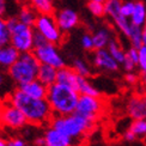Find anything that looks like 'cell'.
I'll list each match as a JSON object with an SVG mask.
<instances>
[{"mask_svg":"<svg viewBox=\"0 0 146 146\" xmlns=\"http://www.w3.org/2000/svg\"><path fill=\"white\" fill-rule=\"evenodd\" d=\"M129 22L131 24L135 27H140L143 28V25L146 22V4L141 0H138L134 4V10H133V13L129 17Z\"/></svg>","mask_w":146,"mask_h":146,"instance_id":"ffe728a7","label":"cell"},{"mask_svg":"<svg viewBox=\"0 0 146 146\" xmlns=\"http://www.w3.org/2000/svg\"><path fill=\"white\" fill-rule=\"evenodd\" d=\"M33 53L35 54V56L38 60L40 64L49 65L56 70L66 66L65 59L62 58L61 54L59 53L56 44H53V43L48 42L44 46L33 49Z\"/></svg>","mask_w":146,"mask_h":146,"instance_id":"ba28073f","label":"cell"},{"mask_svg":"<svg viewBox=\"0 0 146 146\" xmlns=\"http://www.w3.org/2000/svg\"><path fill=\"white\" fill-rule=\"evenodd\" d=\"M141 83H143V86L146 90V73H143V78H141Z\"/></svg>","mask_w":146,"mask_h":146,"instance_id":"7bdbcfd3","label":"cell"},{"mask_svg":"<svg viewBox=\"0 0 146 146\" xmlns=\"http://www.w3.org/2000/svg\"><path fill=\"white\" fill-rule=\"evenodd\" d=\"M91 61H92L94 67L100 71L115 73L120 70V64L109 54V52L106 48H103V49H95Z\"/></svg>","mask_w":146,"mask_h":146,"instance_id":"8fae6325","label":"cell"},{"mask_svg":"<svg viewBox=\"0 0 146 146\" xmlns=\"http://www.w3.org/2000/svg\"><path fill=\"white\" fill-rule=\"evenodd\" d=\"M77 91L79 95H88V96H95V97H100L101 92L95 85L91 83L88 78L78 76V80H77Z\"/></svg>","mask_w":146,"mask_h":146,"instance_id":"44dd1931","label":"cell"},{"mask_svg":"<svg viewBox=\"0 0 146 146\" xmlns=\"http://www.w3.org/2000/svg\"><path fill=\"white\" fill-rule=\"evenodd\" d=\"M13 1H17V3H21L22 0H13Z\"/></svg>","mask_w":146,"mask_h":146,"instance_id":"bcb514c9","label":"cell"},{"mask_svg":"<svg viewBox=\"0 0 146 146\" xmlns=\"http://www.w3.org/2000/svg\"><path fill=\"white\" fill-rule=\"evenodd\" d=\"M144 96H145V98H146V92H145V94H144Z\"/></svg>","mask_w":146,"mask_h":146,"instance_id":"7dc6e473","label":"cell"},{"mask_svg":"<svg viewBox=\"0 0 146 146\" xmlns=\"http://www.w3.org/2000/svg\"><path fill=\"white\" fill-rule=\"evenodd\" d=\"M88 10L90 11V13L97 17V18H101L103 17L104 13V3H100V1H91L89 0L88 3Z\"/></svg>","mask_w":146,"mask_h":146,"instance_id":"83f0119b","label":"cell"},{"mask_svg":"<svg viewBox=\"0 0 146 146\" xmlns=\"http://www.w3.org/2000/svg\"><path fill=\"white\" fill-rule=\"evenodd\" d=\"M0 146H7V143L3 140V139H0Z\"/></svg>","mask_w":146,"mask_h":146,"instance_id":"ee69618b","label":"cell"},{"mask_svg":"<svg viewBox=\"0 0 146 146\" xmlns=\"http://www.w3.org/2000/svg\"><path fill=\"white\" fill-rule=\"evenodd\" d=\"M9 102L18 108L25 116L28 123L44 125L49 123L53 116L50 106L46 98H34L24 94L19 89H15L9 97Z\"/></svg>","mask_w":146,"mask_h":146,"instance_id":"6da1fadb","label":"cell"},{"mask_svg":"<svg viewBox=\"0 0 146 146\" xmlns=\"http://www.w3.org/2000/svg\"><path fill=\"white\" fill-rule=\"evenodd\" d=\"M7 146H27V144L24 140H22V139L15 138V139H11V140L7 143Z\"/></svg>","mask_w":146,"mask_h":146,"instance_id":"74e56055","label":"cell"},{"mask_svg":"<svg viewBox=\"0 0 146 146\" xmlns=\"http://www.w3.org/2000/svg\"><path fill=\"white\" fill-rule=\"evenodd\" d=\"M127 114L132 120L146 119V98L144 95H132L127 102Z\"/></svg>","mask_w":146,"mask_h":146,"instance_id":"4fadbf2b","label":"cell"},{"mask_svg":"<svg viewBox=\"0 0 146 146\" xmlns=\"http://www.w3.org/2000/svg\"><path fill=\"white\" fill-rule=\"evenodd\" d=\"M71 67L74 70V72L77 73L78 76H80V77L89 78V77H91V74H92V71H91L90 65L86 61L82 60V59L73 60V64H72Z\"/></svg>","mask_w":146,"mask_h":146,"instance_id":"d4e9b609","label":"cell"},{"mask_svg":"<svg viewBox=\"0 0 146 146\" xmlns=\"http://www.w3.org/2000/svg\"><path fill=\"white\" fill-rule=\"evenodd\" d=\"M141 30H143V44L146 46V22H145V24L143 25Z\"/></svg>","mask_w":146,"mask_h":146,"instance_id":"b9f144b4","label":"cell"},{"mask_svg":"<svg viewBox=\"0 0 146 146\" xmlns=\"http://www.w3.org/2000/svg\"><path fill=\"white\" fill-rule=\"evenodd\" d=\"M30 6L38 15H53L54 4L53 0H29Z\"/></svg>","mask_w":146,"mask_h":146,"instance_id":"603a6c76","label":"cell"},{"mask_svg":"<svg viewBox=\"0 0 146 146\" xmlns=\"http://www.w3.org/2000/svg\"><path fill=\"white\" fill-rule=\"evenodd\" d=\"M6 25L10 30V44L12 47H15L19 53L33 52V27L21 23L17 16L9 17L6 19Z\"/></svg>","mask_w":146,"mask_h":146,"instance_id":"5b68a950","label":"cell"},{"mask_svg":"<svg viewBox=\"0 0 146 146\" xmlns=\"http://www.w3.org/2000/svg\"><path fill=\"white\" fill-rule=\"evenodd\" d=\"M106 49L109 52V54L116 60L119 64H122L123 60H125V56H126V52L123 50V48L121 47L120 42L115 38H111L109 41V43L107 46Z\"/></svg>","mask_w":146,"mask_h":146,"instance_id":"cb8c5ba5","label":"cell"},{"mask_svg":"<svg viewBox=\"0 0 146 146\" xmlns=\"http://www.w3.org/2000/svg\"><path fill=\"white\" fill-rule=\"evenodd\" d=\"M18 89L23 91L24 94H27L28 96L34 97V98H46L48 86L42 84L37 79H34L31 82L18 85Z\"/></svg>","mask_w":146,"mask_h":146,"instance_id":"9a60e30c","label":"cell"},{"mask_svg":"<svg viewBox=\"0 0 146 146\" xmlns=\"http://www.w3.org/2000/svg\"><path fill=\"white\" fill-rule=\"evenodd\" d=\"M79 94L78 91L64 84L54 83L48 86L46 100L48 101L53 115H70L76 111Z\"/></svg>","mask_w":146,"mask_h":146,"instance_id":"3957f363","label":"cell"},{"mask_svg":"<svg viewBox=\"0 0 146 146\" xmlns=\"http://www.w3.org/2000/svg\"><path fill=\"white\" fill-rule=\"evenodd\" d=\"M91 1H100V3H104L106 0H91Z\"/></svg>","mask_w":146,"mask_h":146,"instance_id":"f6af8a7d","label":"cell"},{"mask_svg":"<svg viewBox=\"0 0 146 146\" xmlns=\"http://www.w3.org/2000/svg\"><path fill=\"white\" fill-rule=\"evenodd\" d=\"M56 73H58L56 68L52 67L49 65L40 64L36 79L40 80L42 84H44L46 86H49V85L56 83Z\"/></svg>","mask_w":146,"mask_h":146,"instance_id":"ac0fdd59","label":"cell"},{"mask_svg":"<svg viewBox=\"0 0 146 146\" xmlns=\"http://www.w3.org/2000/svg\"><path fill=\"white\" fill-rule=\"evenodd\" d=\"M6 12V0H0V17H4Z\"/></svg>","mask_w":146,"mask_h":146,"instance_id":"f35d334b","label":"cell"},{"mask_svg":"<svg viewBox=\"0 0 146 146\" xmlns=\"http://www.w3.org/2000/svg\"><path fill=\"white\" fill-rule=\"evenodd\" d=\"M18 52L15 47H12L10 43L0 47V67L7 70L19 56Z\"/></svg>","mask_w":146,"mask_h":146,"instance_id":"e0dca14e","label":"cell"},{"mask_svg":"<svg viewBox=\"0 0 146 146\" xmlns=\"http://www.w3.org/2000/svg\"><path fill=\"white\" fill-rule=\"evenodd\" d=\"M134 4L135 1H131V0H127V1H121V7H120V11L122 13L123 17L128 18L132 16L133 13V10H134Z\"/></svg>","mask_w":146,"mask_h":146,"instance_id":"4dcf8cb0","label":"cell"},{"mask_svg":"<svg viewBox=\"0 0 146 146\" xmlns=\"http://www.w3.org/2000/svg\"><path fill=\"white\" fill-rule=\"evenodd\" d=\"M121 65L123 66V70H125L126 72H134V70L137 68V64H134L131 59H128L127 56H125L123 62L121 64Z\"/></svg>","mask_w":146,"mask_h":146,"instance_id":"e575fe53","label":"cell"},{"mask_svg":"<svg viewBox=\"0 0 146 146\" xmlns=\"http://www.w3.org/2000/svg\"><path fill=\"white\" fill-rule=\"evenodd\" d=\"M129 131H132L137 138H145L146 137V119L133 120V122L129 126Z\"/></svg>","mask_w":146,"mask_h":146,"instance_id":"4316f807","label":"cell"},{"mask_svg":"<svg viewBox=\"0 0 146 146\" xmlns=\"http://www.w3.org/2000/svg\"><path fill=\"white\" fill-rule=\"evenodd\" d=\"M77 80H78V74L74 72L72 67L68 66H64V67L59 68L56 73V83L64 84L66 86H70L72 89L77 90Z\"/></svg>","mask_w":146,"mask_h":146,"instance_id":"2e32d148","label":"cell"},{"mask_svg":"<svg viewBox=\"0 0 146 146\" xmlns=\"http://www.w3.org/2000/svg\"><path fill=\"white\" fill-rule=\"evenodd\" d=\"M10 43V30L6 25V19L0 17V47Z\"/></svg>","mask_w":146,"mask_h":146,"instance_id":"f1b7e54d","label":"cell"},{"mask_svg":"<svg viewBox=\"0 0 146 146\" xmlns=\"http://www.w3.org/2000/svg\"><path fill=\"white\" fill-rule=\"evenodd\" d=\"M37 15L38 13L30 5H24L23 7L19 10V12H18L17 18L21 23L34 28V24H35L36 18H37Z\"/></svg>","mask_w":146,"mask_h":146,"instance_id":"7402d4cb","label":"cell"},{"mask_svg":"<svg viewBox=\"0 0 146 146\" xmlns=\"http://www.w3.org/2000/svg\"><path fill=\"white\" fill-rule=\"evenodd\" d=\"M121 0H106L104 1V13L111 18L115 27L125 37L128 38L129 30H131V22L128 18L122 16L120 11Z\"/></svg>","mask_w":146,"mask_h":146,"instance_id":"9c48e42d","label":"cell"},{"mask_svg":"<svg viewBox=\"0 0 146 146\" xmlns=\"http://www.w3.org/2000/svg\"><path fill=\"white\" fill-rule=\"evenodd\" d=\"M111 37V31L107 28H100L96 30V33L92 35V43H94V50L95 49H103L107 48L109 41Z\"/></svg>","mask_w":146,"mask_h":146,"instance_id":"d6986e66","label":"cell"},{"mask_svg":"<svg viewBox=\"0 0 146 146\" xmlns=\"http://www.w3.org/2000/svg\"><path fill=\"white\" fill-rule=\"evenodd\" d=\"M123 139H125V140L126 141H128V143H133V141H135L137 140V135L134 134V133H133L132 131H126L125 132V134H123Z\"/></svg>","mask_w":146,"mask_h":146,"instance_id":"8d00e7d4","label":"cell"},{"mask_svg":"<svg viewBox=\"0 0 146 146\" xmlns=\"http://www.w3.org/2000/svg\"><path fill=\"white\" fill-rule=\"evenodd\" d=\"M82 47L85 50H94L92 35L91 34H84L82 36Z\"/></svg>","mask_w":146,"mask_h":146,"instance_id":"d6a6232c","label":"cell"},{"mask_svg":"<svg viewBox=\"0 0 146 146\" xmlns=\"http://www.w3.org/2000/svg\"><path fill=\"white\" fill-rule=\"evenodd\" d=\"M34 29L41 35H43L49 43L58 46L64 40V34L59 29L54 15H37V18H36L34 24Z\"/></svg>","mask_w":146,"mask_h":146,"instance_id":"8992f818","label":"cell"},{"mask_svg":"<svg viewBox=\"0 0 146 146\" xmlns=\"http://www.w3.org/2000/svg\"><path fill=\"white\" fill-rule=\"evenodd\" d=\"M43 138H44V146H77V145H80V143H78L74 139L62 134L61 132L56 131L55 128H53V127L47 128Z\"/></svg>","mask_w":146,"mask_h":146,"instance_id":"5bb4252c","label":"cell"},{"mask_svg":"<svg viewBox=\"0 0 146 146\" xmlns=\"http://www.w3.org/2000/svg\"><path fill=\"white\" fill-rule=\"evenodd\" d=\"M104 108H106L104 101L101 98V96L95 97L88 95H79L76 111L94 121H97L100 115L104 110Z\"/></svg>","mask_w":146,"mask_h":146,"instance_id":"52a82bcc","label":"cell"},{"mask_svg":"<svg viewBox=\"0 0 146 146\" xmlns=\"http://www.w3.org/2000/svg\"><path fill=\"white\" fill-rule=\"evenodd\" d=\"M137 67L141 73H146V46L138 48V64Z\"/></svg>","mask_w":146,"mask_h":146,"instance_id":"f546056e","label":"cell"},{"mask_svg":"<svg viewBox=\"0 0 146 146\" xmlns=\"http://www.w3.org/2000/svg\"><path fill=\"white\" fill-rule=\"evenodd\" d=\"M54 18H55V22L62 34L70 33L72 29H74L79 24V16L77 12L72 9L59 10L54 15Z\"/></svg>","mask_w":146,"mask_h":146,"instance_id":"7c38bea8","label":"cell"},{"mask_svg":"<svg viewBox=\"0 0 146 146\" xmlns=\"http://www.w3.org/2000/svg\"><path fill=\"white\" fill-rule=\"evenodd\" d=\"M49 126L61 132L62 134L74 139L78 143H82V138L95 128L96 121L74 111L65 116L53 115L49 121Z\"/></svg>","mask_w":146,"mask_h":146,"instance_id":"7a4b0ae2","label":"cell"},{"mask_svg":"<svg viewBox=\"0 0 146 146\" xmlns=\"http://www.w3.org/2000/svg\"><path fill=\"white\" fill-rule=\"evenodd\" d=\"M128 40L131 42V47H134L137 49L140 48L143 46V30H141V28L131 24Z\"/></svg>","mask_w":146,"mask_h":146,"instance_id":"484cf974","label":"cell"},{"mask_svg":"<svg viewBox=\"0 0 146 146\" xmlns=\"http://www.w3.org/2000/svg\"><path fill=\"white\" fill-rule=\"evenodd\" d=\"M126 56L131 59L134 64H138V49L134 47H131L126 52Z\"/></svg>","mask_w":146,"mask_h":146,"instance_id":"d590c367","label":"cell"},{"mask_svg":"<svg viewBox=\"0 0 146 146\" xmlns=\"http://www.w3.org/2000/svg\"><path fill=\"white\" fill-rule=\"evenodd\" d=\"M48 43V41L44 38L43 35H41L38 31H36L34 29V36H33V47L34 49L35 48H38V47H42Z\"/></svg>","mask_w":146,"mask_h":146,"instance_id":"1f68e13d","label":"cell"},{"mask_svg":"<svg viewBox=\"0 0 146 146\" xmlns=\"http://www.w3.org/2000/svg\"><path fill=\"white\" fill-rule=\"evenodd\" d=\"M40 62L33 52L21 53L18 59L7 68V76L17 85L36 79Z\"/></svg>","mask_w":146,"mask_h":146,"instance_id":"277c9868","label":"cell"},{"mask_svg":"<svg viewBox=\"0 0 146 146\" xmlns=\"http://www.w3.org/2000/svg\"><path fill=\"white\" fill-rule=\"evenodd\" d=\"M125 80L129 85H135L137 83H139V80H140V77L134 72H127L126 76H125Z\"/></svg>","mask_w":146,"mask_h":146,"instance_id":"836d02e7","label":"cell"},{"mask_svg":"<svg viewBox=\"0 0 146 146\" xmlns=\"http://www.w3.org/2000/svg\"><path fill=\"white\" fill-rule=\"evenodd\" d=\"M0 123L12 129H19L28 123V121L19 109L9 102L0 107Z\"/></svg>","mask_w":146,"mask_h":146,"instance_id":"30bf717a","label":"cell"},{"mask_svg":"<svg viewBox=\"0 0 146 146\" xmlns=\"http://www.w3.org/2000/svg\"><path fill=\"white\" fill-rule=\"evenodd\" d=\"M5 83H6V78L4 76V73L0 72V90H1L5 86Z\"/></svg>","mask_w":146,"mask_h":146,"instance_id":"60d3db41","label":"cell"},{"mask_svg":"<svg viewBox=\"0 0 146 146\" xmlns=\"http://www.w3.org/2000/svg\"><path fill=\"white\" fill-rule=\"evenodd\" d=\"M35 145L37 146H44V138L43 137H38L35 139Z\"/></svg>","mask_w":146,"mask_h":146,"instance_id":"ab89813d","label":"cell"}]
</instances>
